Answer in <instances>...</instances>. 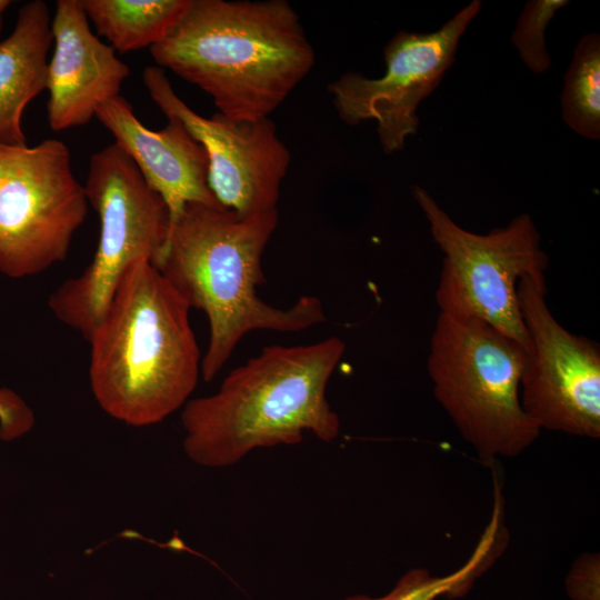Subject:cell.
<instances>
[{
	"mask_svg": "<svg viewBox=\"0 0 600 600\" xmlns=\"http://www.w3.org/2000/svg\"><path fill=\"white\" fill-rule=\"evenodd\" d=\"M83 186L99 217L97 250L79 276L50 294L48 306L60 322L89 340L129 267L141 259L158 261L170 219L162 198L114 142L91 156Z\"/></svg>",
	"mask_w": 600,
	"mask_h": 600,
	"instance_id": "cell-6",
	"label": "cell"
},
{
	"mask_svg": "<svg viewBox=\"0 0 600 600\" xmlns=\"http://www.w3.org/2000/svg\"><path fill=\"white\" fill-rule=\"evenodd\" d=\"M569 3L568 0H531L524 4L511 42L530 71L541 74L551 68L552 62L546 46V29L556 13Z\"/></svg>",
	"mask_w": 600,
	"mask_h": 600,
	"instance_id": "cell-18",
	"label": "cell"
},
{
	"mask_svg": "<svg viewBox=\"0 0 600 600\" xmlns=\"http://www.w3.org/2000/svg\"><path fill=\"white\" fill-rule=\"evenodd\" d=\"M489 549V546L481 541L466 564L448 576L433 577L426 569H412L382 597L354 596L346 600H437L448 593L461 592L486 560Z\"/></svg>",
	"mask_w": 600,
	"mask_h": 600,
	"instance_id": "cell-17",
	"label": "cell"
},
{
	"mask_svg": "<svg viewBox=\"0 0 600 600\" xmlns=\"http://www.w3.org/2000/svg\"><path fill=\"white\" fill-rule=\"evenodd\" d=\"M96 118L162 198L170 228L188 203L220 204L208 186L207 152L181 121L167 118L166 127L151 130L121 94L102 103Z\"/></svg>",
	"mask_w": 600,
	"mask_h": 600,
	"instance_id": "cell-13",
	"label": "cell"
},
{
	"mask_svg": "<svg viewBox=\"0 0 600 600\" xmlns=\"http://www.w3.org/2000/svg\"><path fill=\"white\" fill-rule=\"evenodd\" d=\"M277 224V209L240 216L221 204L188 203L153 264L190 309L208 318L209 342L201 360L206 382L248 332H294L326 321L317 297L303 296L281 309L257 296V287L266 282L261 258Z\"/></svg>",
	"mask_w": 600,
	"mask_h": 600,
	"instance_id": "cell-2",
	"label": "cell"
},
{
	"mask_svg": "<svg viewBox=\"0 0 600 600\" xmlns=\"http://www.w3.org/2000/svg\"><path fill=\"white\" fill-rule=\"evenodd\" d=\"M189 310L150 261L124 272L88 340L91 390L110 417L144 427L184 406L202 360Z\"/></svg>",
	"mask_w": 600,
	"mask_h": 600,
	"instance_id": "cell-4",
	"label": "cell"
},
{
	"mask_svg": "<svg viewBox=\"0 0 600 600\" xmlns=\"http://www.w3.org/2000/svg\"><path fill=\"white\" fill-rule=\"evenodd\" d=\"M99 36L126 53L160 42L178 22L189 0H81Z\"/></svg>",
	"mask_w": 600,
	"mask_h": 600,
	"instance_id": "cell-15",
	"label": "cell"
},
{
	"mask_svg": "<svg viewBox=\"0 0 600 600\" xmlns=\"http://www.w3.org/2000/svg\"><path fill=\"white\" fill-rule=\"evenodd\" d=\"M412 194L443 253L436 290L439 312L481 320L529 351L518 283L528 274H544L549 259L540 233L528 213L508 226L479 234L458 226L422 187Z\"/></svg>",
	"mask_w": 600,
	"mask_h": 600,
	"instance_id": "cell-7",
	"label": "cell"
},
{
	"mask_svg": "<svg viewBox=\"0 0 600 600\" xmlns=\"http://www.w3.org/2000/svg\"><path fill=\"white\" fill-rule=\"evenodd\" d=\"M142 78L166 118L181 121L204 148L208 186L221 206L240 216L277 209L291 154L270 118L239 121L219 112L206 118L177 94L163 69L147 67Z\"/></svg>",
	"mask_w": 600,
	"mask_h": 600,
	"instance_id": "cell-11",
	"label": "cell"
},
{
	"mask_svg": "<svg viewBox=\"0 0 600 600\" xmlns=\"http://www.w3.org/2000/svg\"><path fill=\"white\" fill-rule=\"evenodd\" d=\"M12 2L10 0H0V34L3 27V16L7 9L10 7Z\"/></svg>",
	"mask_w": 600,
	"mask_h": 600,
	"instance_id": "cell-20",
	"label": "cell"
},
{
	"mask_svg": "<svg viewBox=\"0 0 600 600\" xmlns=\"http://www.w3.org/2000/svg\"><path fill=\"white\" fill-rule=\"evenodd\" d=\"M150 53L157 67L198 87L219 113L239 121L269 118L316 60L286 0H189Z\"/></svg>",
	"mask_w": 600,
	"mask_h": 600,
	"instance_id": "cell-1",
	"label": "cell"
},
{
	"mask_svg": "<svg viewBox=\"0 0 600 600\" xmlns=\"http://www.w3.org/2000/svg\"><path fill=\"white\" fill-rule=\"evenodd\" d=\"M81 0H58L51 20L48 124L54 132L84 126L98 108L120 96L130 68L91 30Z\"/></svg>",
	"mask_w": 600,
	"mask_h": 600,
	"instance_id": "cell-12",
	"label": "cell"
},
{
	"mask_svg": "<svg viewBox=\"0 0 600 600\" xmlns=\"http://www.w3.org/2000/svg\"><path fill=\"white\" fill-rule=\"evenodd\" d=\"M481 10L473 0L433 32L398 31L384 46L386 72L368 78L347 72L328 84L337 114L348 126L376 120L384 153L403 150L419 128L420 102L454 62L461 37Z\"/></svg>",
	"mask_w": 600,
	"mask_h": 600,
	"instance_id": "cell-10",
	"label": "cell"
},
{
	"mask_svg": "<svg viewBox=\"0 0 600 600\" xmlns=\"http://www.w3.org/2000/svg\"><path fill=\"white\" fill-rule=\"evenodd\" d=\"M51 16L42 0L23 3L12 32L0 41V143L27 144L26 107L47 88Z\"/></svg>",
	"mask_w": 600,
	"mask_h": 600,
	"instance_id": "cell-14",
	"label": "cell"
},
{
	"mask_svg": "<svg viewBox=\"0 0 600 600\" xmlns=\"http://www.w3.org/2000/svg\"><path fill=\"white\" fill-rule=\"evenodd\" d=\"M527 361V350L492 326L439 312L427 359L433 394L487 463L519 456L541 431L520 400Z\"/></svg>",
	"mask_w": 600,
	"mask_h": 600,
	"instance_id": "cell-5",
	"label": "cell"
},
{
	"mask_svg": "<svg viewBox=\"0 0 600 600\" xmlns=\"http://www.w3.org/2000/svg\"><path fill=\"white\" fill-rule=\"evenodd\" d=\"M88 207L62 141L0 143V273L21 279L63 261Z\"/></svg>",
	"mask_w": 600,
	"mask_h": 600,
	"instance_id": "cell-8",
	"label": "cell"
},
{
	"mask_svg": "<svg viewBox=\"0 0 600 600\" xmlns=\"http://www.w3.org/2000/svg\"><path fill=\"white\" fill-rule=\"evenodd\" d=\"M518 298L529 338L520 383L524 412L540 430L599 438V343L559 323L547 303L544 274L522 277Z\"/></svg>",
	"mask_w": 600,
	"mask_h": 600,
	"instance_id": "cell-9",
	"label": "cell"
},
{
	"mask_svg": "<svg viewBox=\"0 0 600 600\" xmlns=\"http://www.w3.org/2000/svg\"><path fill=\"white\" fill-rule=\"evenodd\" d=\"M564 123L577 134L600 139V36L583 34L564 73L560 96Z\"/></svg>",
	"mask_w": 600,
	"mask_h": 600,
	"instance_id": "cell-16",
	"label": "cell"
},
{
	"mask_svg": "<svg viewBox=\"0 0 600 600\" xmlns=\"http://www.w3.org/2000/svg\"><path fill=\"white\" fill-rule=\"evenodd\" d=\"M344 350L338 337L262 348L234 368L217 392L184 403L186 454L200 466L222 468L254 449L297 444L304 432L332 441L340 420L326 391Z\"/></svg>",
	"mask_w": 600,
	"mask_h": 600,
	"instance_id": "cell-3",
	"label": "cell"
},
{
	"mask_svg": "<svg viewBox=\"0 0 600 600\" xmlns=\"http://www.w3.org/2000/svg\"><path fill=\"white\" fill-rule=\"evenodd\" d=\"M34 424V414L13 390L0 388V439L12 441L28 433Z\"/></svg>",
	"mask_w": 600,
	"mask_h": 600,
	"instance_id": "cell-19",
	"label": "cell"
}]
</instances>
